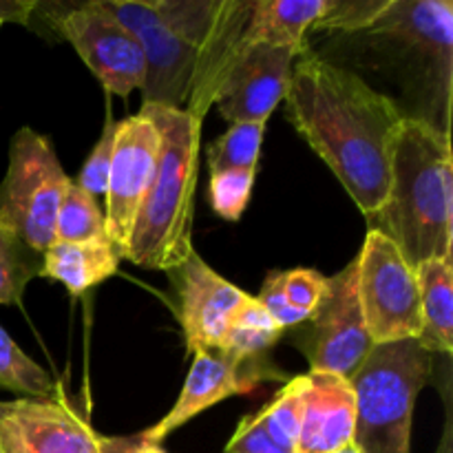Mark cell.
Instances as JSON below:
<instances>
[{"instance_id": "5b68a950", "label": "cell", "mask_w": 453, "mask_h": 453, "mask_svg": "<svg viewBox=\"0 0 453 453\" xmlns=\"http://www.w3.org/2000/svg\"><path fill=\"white\" fill-rule=\"evenodd\" d=\"M153 12L197 53L184 111L203 119L226 71L248 42L255 0H153Z\"/></svg>"}, {"instance_id": "4fadbf2b", "label": "cell", "mask_w": 453, "mask_h": 453, "mask_svg": "<svg viewBox=\"0 0 453 453\" xmlns=\"http://www.w3.org/2000/svg\"><path fill=\"white\" fill-rule=\"evenodd\" d=\"M264 358L265 357L242 358L221 348L193 352V365H190L175 407L157 425L142 432V438L159 445L168 434L224 398L250 392L257 383L265 379H281L277 367H273Z\"/></svg>"}, {"instance_id": "9c48e42d", "label": "cell", "mask_w": 453, "mask_h": 453, "mask_svg": "<svg viewBox=\"0 0 453 453\" xmlns=\"http://www.w3.org/2000/svg\"><path fill=\"white\" fill-rule=\"evenodd\" d=\"M51 22L65 40L73 44L102 87L128 97L144 84V53L135 35L106 9L104 0L60 7Z\"/></svg>"}, {"instance_id": "d4e9b609", "label": "cell", "mask_w": 453, "mask_h": 453, "mask_svg": "<svg viewBox=\"0 0 453 453\" xmlns=\"http://www.w3.org/2000/svg\"><path fill=\"white\" fill-rule=\"evenodd\" d=\"M303 392L305 376H296L268 405L259 410V416L270 436L288 449H296V442H299L301 418H303Z\"/></svg>"}, {"instance_id": "ac0fdd59", "label": "cell", "mask_w": 453, "mask_h": 453, "mask_svg": "<svg viewBox=\"0 0 453 453\" xmlns=\"http://www.w3.org/2000/svg\"><path fill=\"white\" fill-rule=\"evenodd\" d=\"M119 261L122 259L109 239L82 243L53 242L42 252L40 277L65 283L66 290L78 296L113 277L119 270Z\"/></svg>"}, {"instance_id": "ba28073f", "label": "cell", "mask_w": 453, "mask_h": 453, "mask_svg": "<svg viewBox=\"0 0 453 453\" xmlns=\"http://www.w3.org/2000/svg\"><path fill=\"white\" fill-rule=\"evenodd\" d=\"M290 343L301 349L312 374H336L349 380L374 341L367 334L358 303L357 259L327 279L321 303L301 326L292 327Z\"/></svg>"}, {"instance_id": "603a6c76", "label": "cell", "mask_w": 453, "mask_h": 453, "mask_svg": "<svg viewBox=\"0 0 453 453\" xmlns=\"http://www.w3.org/2000/svg\"><path fill=\"white\" fill-rule=\"evenodd\" d=\"M96 239H109L104 211H100L96 197L71 181L56 217V242L82 243Z\"/></svg>"}, {"instance_id": "f1b7e54d", "label": "cell", "mask_w": 453, "mask_h": 453, "mask_svg": "<svg viewBox=\"0 0 453 453\" xmlns=\"http://www.w3.org/2000/svg\"><path fill=\"white\" fill-rule=\"evenodd\" d=\"M327 290V277H323L317 270L296 268L283 273V292H286L288 301L292 308L301 310L310 317L319 303H321L323 295Z\"/></svg>"}, {"instance_id": "cb8c5ba5", "label": "cell", "mask_w": 453, "mask_h": 453, "mask_svg": "<svg viewBox=\"0 0 453 453\" xmlns=\"http://www.w3.org/2000/svg\"><path fill=\"white\" fill-rule=\"evenodd\" d=\"M264 131L265 124L261 122L230 124L228 131L208 146L211 173L257 171Z\"/></svg>"}, {"instance_id": "8992f818", "label": "cell", "mask_w": 453, "mask_h": 453, "mask_svg": "<svg viewBox=\"0 0 453 453\" xmlns=\"http://www.w3.org/2000/svg\"><path fill=\"white\" fill-rule=\"evenodd\" d=\"M69 184L51 140L20 128L9 142V166L0 181V226L44 252L56 242V217Z\"/></svg>"}, {"instance_id": "4dcf8cb0", "label": "cell", "mask_w": 453, "mask_h": 453, "mask_svg": "<svg viewBox=\"0 0 453 453\" xmlns=\"http://www.w3.org/2000/svg\"><path fill=\"white\" fill-rule=\"evenodd\" d=\"M257 301L268 310L273 321L277 323L283 332L301 326V323L308 319V314L292 308L290 301H288L286 292H283V273H270L268 277H265L264 288H261L259 299Z\"/></svg>"}, {"instance_id": "30bf717a", "label": "cell", "mask_w": 453, "mask_h": 453, "mask_svg": "<svg viewBox=\"0 0 453 453\" xmlns=\"http://www.w3.org/2000/svg\"><path fill=\"white\" fill-rule=\"evenodd\" d=\"M159 155V131L150 115L119 119L115 127L113 159H111L109 184H106V237L124 261L137 215L153 181Z\"/></svg>"}, {"instance_id": "83f0119b", "label": "cell", "mask_w": 453, "mask_h": 453, "mask_svg": "<svg viewBox=\"0 0 453 453\" xmlns=\"http://www.w3.org/2000/svg\"><path fill=\"white\" fill-rule=\"evenodd\" d=\"M115 127L118 122L113 119H106V127L102 131L100 140H97L96 149L91 150V155L84 162L82 171H80L78 181L75 184L80 188L87 190L91 197H104L106 195V184H109V173H111V159H113V144H115Z\"/></svg>"}, {"instance_id": "52a82bcc", "label": "cell", "mask_w": 453, "mask_h": 453, "mask_svg": "<svg viewBox=\"0 0 453 453\" xmlns=\"http://www.w3.org/2000/svg\"><path fill=\"white\" fill-rule=\"evenodd\" d=\"M358 303L374 345L418 339L420 290L416 270L379 230H370L357 257Z\"/></svg>"}, {"instance_id": "836d02e7", "label": "cell", "mask_w": 453, "mask_h": 453, "mask_svg": "<svg viewBox=\"0 0 453 453\" xmlns=\"http://www.w3.org/2000/svg\"><path fill=\"white\" fill-rule=\"evenodd\" d=\"M0 453H3V449H0Z\"/></svg>"}, {"instance_id": "ffe728a7", "label": "cell", "mask_w": 453, "mask_h": 453, "mask_svg": "<svg viewBox=\"0 0 453 453\" xmlns=\"http://www.w3.org/2000/svg\"><path fill=\"white\" fill-rule=\"evenodd\" d=\"M327 0H255L248 42H268L308 51L305 35L321 20Z\"/></svg>"}, {"instance_id": "d6986e66", "label": "cell", "mask_w": 453, "mask_h": 453, "mask_svg": "<svg viewBox=\"0 0 453 453\" xmlns=\"http://www.w3.org/2000/svg\"><path fill=\"white\" fill-rule=\"evenodd\" d=\"M453 257L425 261L416 268L420 290L423 330L418 341L425 352H453Z\"/></svg>"}, {"instance_id": "9a60e30c", "label": "cell", "mask_w": 453, "mask_h": 453, "mask_svg": "<svg viewBox=\"0 0 453 453\" xmlns=\"http://www.w3.org/2000/svg\"><path fill=\"white\" fill-rule=\"evenodd\" d=\"M168 274H173L177 288V314L184 327L186 348L190 352L221 348L246 292L219 277L197 252Z\"/></svg>"}, {"instance_id": "2e32d148", "label": "cell", "mask_w": 453, "mask_h": 453, "mask_svg": "<svg viewBox=\"0 0 453 453\" xmlns=\"http://www.w3.org/2000/svg\"><path fill=\"white\" fill-rule=\"evenodd\" d=\"M357 398L348 379L336 374H305L299 453H334L352 445Z\"/></svg>"}, {"instance_id": "f546056e", "label": "cell", "mask_w": 453, "mask_h": 453, "mask_svg": "<svg viewBox=\"0 0 453 453\" xmlns=\"http://www.w3.org/2000/svg\"><path fill=\"white\" fill-rule=\"evenodd\" d=\"M226 453H299V451L279 445V442L268 434L259 411H257V414H250L246 416V418H242L237 432H234V436L230 438V442L226 445Z\"/></svg>"}, {"instance_id": "7402d4cb", "label": "cell", "mask_w": 453, "mask_h": 453, "mask_svg": "<svg viewBox=\"0 0 453 453\" xmlns=\"http://www.w3.org/2000/svg\"><path fill=\"white\" fill-rule=\"evenodd\" d=\"M40 270L42 252L0 226V305L20 303L29 281L40 277Z\"/></svg>"}, {"instance_id": "1f68e13d", "label": "cell", "mask_w": 453, "mask_h": 453, "mask_svg": "<svg viewBox=\"0 0 453 453\" xmlns=\"http://www.w3.org/2000/svg\"><path fill=\"white\" fill-rule=\"evenodd\" d=\"M97 447H100V453H164L159 445L144 441L142 434L131 438L97 436Z\"/></svg>"}, {"instance_id": "277c9868", "label": "cell", "mask_w": 453, "mask_h": 453, "mask_svg": "<svg viewBox=\"0 0 453 453\" xmlns=\"http://www.w3.org/2000/svg\"><path fill=\"white\" fill-rule=\"evenodd\" d=\"M434 357L416 339L374 345L349 385L357 398L352 445L358 453H410L411 416Z\"/></svg>"}, {"instance_id": "d6a6232c", "label": "cell", "mask_w": 453, "mask_h": 453, "mask_svg": "<svg viewBox=\"0 0 453 453\" xmlns=\"http://www.w3.org/2000/svg\"><path fill=\"white\" fill-rule=\"evenodd\" d=\"M334 453H358V451H357V447H354V445H348V447H343V449H339Z\"/></svg>"}, {"instance_id": "3957f363", "label": "cell", "mask_w": 453, "mask_h": 453, "mask_svg": "<svg viewBox=\"0 0 453 453\" xmlns=\"http://www.w3.org/2000/svg\"><path fill=\"white\" fill-rule=\"evenodd\" d=\"M159 131L153 181L137 215L124 259L146 270L180 268L193 255V197L197 184L202 119L188 111L142 106Z\"/></svg>"}, {"instance_id": "7c38bea8", "label": "cell", "mask_w": 453, "mask_h": 453, "mask_svg": "<svg viewBox=\"0 0 453 453\" xmlns=\"http://www.w3.org/2000/svg\"><path fill=\"white\" fill-rule=\"evenodd\" d=\"M301 53L299 49L268 42L246 44L226 71L212 106L230 124H265L286 100L292 66Z\"/></svg>"}, {"instance_id": "6da1fadb", "label": "cell", "mask_w": 453, "mask_h": 453, "mask_svg": "<svg viewBox=\"0 0 453 453\" xmlns=\"http://www.w3.org/2000/svg\"><path fill=\"white\" fill-rule=\"evenodd\" d=\"M286 115L363 215H374L388 199L394 149L407 118L396 102L308 49L292 66Z\"/></svg>"}, {"instance_id": "484cf974", "label": "cell", "mask_w": 453, "mask_h": 453, "mask_svg": "<svg viewBox=\"0 0 453 453\" xmlns=\"http://www.w3.org/2000/svg\"><path fill=\"white\" fill-rule=\"evenodd\" d=\"M257 171L211 173V206L221 219H242L252 195Z\"/></svg>"}, {"instance_id": "4316f807", "label": "cell", "mask_w": 453, "mask_h": 453, "mask_svg": "<svg viewBox=\"0 0 453 453\" xmlns=\"http://www.w3.org/2000/svg\"><path fill=\"white\" fill-rule=\"evenodd\" d=\"M389 0H327L321 20L314 29L365 31L388 9Z\"/></svg>"}, {"instance_id": "44dd1931", "label": "cell", "mask_w": 453, "mask_h": 453, "mask_svg": "<svg viewBox=\"0 0 453 453\" xmlns=\"http://www.w3.org/2000/svg\"><path fill=\"white\" fill-rule=\"evenodd\" d=\"M0 389L38 401H49L60 394L51 376L18 348L3 326H0Z\"/></svg>"}, {"instance_id": "e0dca14e", "label": "cell", "mask_w": 453, "mask_h": 453, "mask_svg": "<svg viewBox=\"0 0 453 453\" xmlns=\"http://www.w3.org/2000/svg\"><path fill=\"white\" fill-rule=\"evenodd\" d=\"M367 34L389 35L418 49L451 75L453 4L451 0H389Z\"/></svg>"}, {"instance_id": "8fae6325", "label": "cell", "mask_w": 453, "mask_h": 453, "mask_svg": "<svg viewBox=\"0 0 453 453\" xmlns=\"http://www.w3.org/2000/svg\"><path fill=\"white\" fill-rule=\"evenodd\" d=\"M106 9L135 35L144 53V106L184 111L193 87L197 53L164 25L144 0H104Z\"/></svg>"}, {"instance_id": "7a4b0ae2", "label": "cell", "mask_w": 453, "mask_h": 453, "mask_svg": "<svg viewBox=\"0 0 453 453\" xmlns=\"http://www.w3.org/2000/svg\"><path fill=\"white\" fill-rule=\"evenodd\" d=\"M401 250L411 270L453 257V173L449 133L425 118H405L392 157L383 206L367 217Z\"/></svg>"}, {"instance_id": "5bb4252c", "label": "cell", "mask_w": 453, "mask_h": 453, "mask_svg": "<svg viewBox=\"0 0 453 453\" xmlns=\"http://www.w3.org/2000/svg\"><path fill=\"white\" fill-rule=\"evenodd\" d=\"M88 420L58 394L0 403L3 453H100Z\"/></svg>"}]
</instances>
